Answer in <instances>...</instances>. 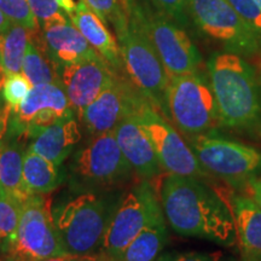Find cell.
<instances>
[{
	"label": "cell",
	"instance_id": "obj_1",
	"mask_svg": "<svg viewBox=\"0 0 261 261\" xmlns=\"http://www.w3.org/2000/svg\"><path fill=\"white\" fill-rule=\"evenodd\" d=\"M160 202L166 221L180 236L223 247L236 246L231 207L203 179L167 173L162 180Z\"/></svg>",
	"mask_w": 261,
	"mask_h": 261
},
{
	"label": "cell",
	"instance_id": "obj_2",
	"mask_svg": "<svg viewBox=\"0 0 261 261\" xmlns=\"http://www.w3.org/2000/svg\"><path fill=\"white\" fill-rule=\"evenodd\" d=\"M220 127L253 130L261 126V91L249 62L232 52H214L207 61Z\"/></svg>",
	"mask_w": 261,
	"mask_h": 261
},
{
	"label": "cell",
	"instance_id": "obj_3",
	"mask_svg": "<svg viewBox=\"0 0 261 261\" xmlns=\"http://www.w3.org/2000/svg\"><path fill=\"white\" fill-rule=\"evenodd\" d=\"M108 194L85 192L56 211L55 223L67 255L97 256L102 249L108 225L119 204Z\"/></svg>",
	"mask_w": 261,
	"mask_h": 261
},
{
	"label": "cell",
	"instance_id": "obj_4",
	"mask_svg": "<svg viewBox=\"0 0 261 261\" xmlns=\"http://www.w3.org/2000/svg\"><path fill=\"white\" fill-rule=\"evenodd\" d=\"M123 68L133 85L167 119L168 74L135 10L128 23L116 32Z\"/></svg>",
	"mask_w": 261,
	"mask_h": 261
},
{
	"label": "cell",
	"instance_id": "obj_5",
	"mask_svg": "<svg viewBox=\"0 0 261 261\" xmlns=\"http://www.w3.org/2000/svg\"><path fill=\"white\" fill-rule=\"evenodd\" d=\"M166 107L167 119L185 136L201 135L220 127L208 74L201 70L168 76Z\"/></svg>",
	"mask_w": 261,
	"mask_h": 261
},
{
	"label": "cell",
	"instance_id": "obj_6",
	"mask_svg": "<svg viewBox=\"0 0 261 261\" xmlns=\"http://www.w3.org/2000/svg\"><path fill=\"white\" fill-rule=\"evenodd\" d=\"M187 143L211 175L237 188L261 174V151L237 140L217 136L213 130L187 136Z\"/></svg>",
	"mask_w": 261,
	"mask_h": 261
},
{
	"label": "cell",
	"instance_id": "obj_7",
	"mask_svg": "<svg viewBox=\"0 0 261 261\" xmlns=\"http://www.w3.org/2000/svg\"><path fill=\"white\" fill-rule=\"evenodd\" d=\"M162 218L165 214L155 188L150 180L142 179L120 200L98 256L102 261H116L146 226Z\"/></svg>",
	"mask_w": 261,
	"mask_h": 261
},
{
	"label": "cell",
	"instance_id": "obj_8",
	"mask_svg": "<svg viewBox=\"0 0 261 261\" xmlns=\"http://www.w3.org/2000/svg\"><path fill=\"white\" fill-rule=\"evenodd\" d=\"M50 202L44 195H32L22 202L16 238L5 257L16 260H42L65 256Z\"/></svg>",
	"mask_w": 261,
	"mask_h": 261
},
{
	"label": "cell",
	"instance_id": "obj_9",
	"mask_svg": "<svg viewBox=\"0 0 261 261\" xmlns=\"http://www.w3.org/2000/svg\"><path fill=\"white\" fill-rule=\"evenodd\" d=\"M133 117L151 142L163 171L210 180L212 175L202 167L187 140L150 100Z\"/></svg>",
	"mask_w": 261,
	"mask_h": 261
},
{
	"label": "cell",
	"instance_id": "obj_10",
	"mask_svg": "<svg viewBox=\"0 0 261 261\" xmlns=\"http://www.w3.org/2000/svg\"><path fill=\"white\" fill-rule=\"evenodd\" d=\"M189 15L198 29L225 51L242 57L261 52V41L227 0H190Z\"/></svg>",
	"mask_w": 261,
	"mask_h": 261
},
{
	"label": "cell",
	"instance_id": "obj_11",
	"mask_svg": "<svg viewBox=\"0 0 261 261\" xmlns=\"http://www.w3.org/2000/svg\"><path fill=\"white\" fill-rule=\"evenodd\" d=\"M73 178L83 188H108L122 184L135 173L120 149L114 130L92 136L75 155Z\"/></svg>",
	"mask_w": 261,
	"mask_h": 261
},
{
	"label": "cell",
	"instance_id": "obj_12",
	"mask_svg": "<svg viewBox=\"0 0 261 261\" xmlns=\"http://www.w3.org/2000/svg\"><path fill=\"white\" fill-rule=\"evenodd\" d=\"M133 10L138 15L140 23L158 52L168 76L201 70L200 51L180 25L160 11L145 12V10L135 6Z\"/></svg>",
	"mask_w": 261,
	"mask_h": 261
},
{
	"label": "cell",
	"instance_id": "obj_13",
	"mask_svg": "<svg viewBox=\"0 0 261 261\" xmlns=\"http://www.w3.org/2000/svg\"><path fill=\"white\" fill-rule=\"evenodd\" d=\"M74 117L63 85L42 84L33 86L17 109L10 112L6 132L33 139L40 130Z\"/></svg>",
	"mask_w": 261,
	"mask_h": 261
},
{
	"label": "cell",
	"instance_id": "obj_14",
	"mask_svg": "<svg viewBox=\"0 0 261 261\" xmlns=\"http://www.w3.org/2000/svg\"><path fill=\"white\" fill-rule=\"evenodd\" d=\"M148 100L128 76L119 74L115 81L81 112L79 120L91 135L96 136L115 129L122 120L135 115Z\"/></svg>",
	"mask_w": 261,
	"mask_h": 261
},
{
	"label": "cell",
	"instance_id": "obj_15",
	"mask_svg": "<svg viewBox=\"0 0 261 261\" xmlns=\"http://www.w3.org/2000/svg\"><path fill=\"white\" fill-rule=\"evenodd\" d=\"M117 75L102 57L65 65L61 71L62 84L74 114L79 117L85 108L115 81Z\"/></svg>",
	"mask_w": 261,
	"mask_h": 261
},
{
	"label": "cell",
	"instance_id": "obj_16",
	"mask_svg": "<svg viewBox=\"0 0 261 261\" xmlns=\"http://www.w3.org/2000/svg\"><path fill=\"white\" fill-rule=\"evenodd\" d=\"M44 47L60 70L65 65L100 57L71 22L42 25Z\"/></svg>",
	"mask_w": 261,
	"mask_h": 261
},
{
	"label": "cell",
	"instance_id": "obj_17",
	"mask_svg": "<svg viewBox=\"0 0 261 261\" xmlns=\"http://www.w3.org/2000/svg\"><path fill=\"white\" fill-rule=\"evenodd\" d=\"M114 132L122 154L136 174L145 180H151L161 174L163 169L154 146L135 117H126L115 127Z\"/></svg>",
	"mask_w": 261,
	"mask_h": 261
},
{
	"label": "cell",
	"instance_id": "obj_18",
	"mask_svg": "<svg viewBox=\"0 0 261 261\" xmlns=\"http://www.w3.org/2000/svg\"><path fill=\"white\" fill-rule=\"evenodd\" d=\"M70 22L116 73L121 74L125 70L117 40L102 19L83 2L76 4L74 14L70 16Z\"/></svg>",
	"mask_w": 261,
	"mask_h": 261
},
{
	"label": "cell",
	"instance_id": "obj_19",
	"mask_svg": "<svg viewBox=\"0 0 261 261\" xmlns=\"http://www.w3.org/2000/svg\"><path fill=\"white\" fill-rule=\"evenodd\" d=\"M81 132L79 125L71 119L46 127L32 139L28 150L39 154L55 165L61 166L70 155L75 145L80 142Z\"/></svg>",
	"mask_w": 261,
	"mask_h": 261
},
{
	"label": "cell",
	"instance_id": "obj_20",
	"mask_svg": "<svg viewBox=\"0 0 261 261\" xmlns=\"http://www.w3.org/2000/svg\"><path fill=\"white\" fill-rule=\"evenodd\" d=\"M237 242L243 256H261V210L250 196H231Z\"/></svg>",
	"mask_w": 261,
	"mask_h": 261
},
{
	"label": "cell",
	"instance_id": "obj_21",
	"mask_svg": "<svg viewBox=\"0 0 261 261\" xmlns=\"http://www.w3.org/2000/svg\"><path fill=\"white\" fill-rule=\"evenodd\" d=\"M25 151L18 140H0V189L21 202L29 197L23 187Z\"/></svg>",
	"mask_w": 261,
	"mask_h": 261
},
{
	"label": "cell",
	"instance_id": "obj_22",
	"mask_svg": "<svg viewBox=\"0 0 261 261\" xmlns=\"http://www.w3.org/2000/svg\"><path fill=\"white\" fill-rule=\"evenodd\" d=\"M21 73L32 86L42 84H62L61 70L45 50L41 34L37 31L25 50Z\"/></svg>",
	"mask_w": 261,
	"mask_h": 261
},
{
	"label": "cell",
	"instance_id": "obj_23",
	"mask_svg": "<svg viewBox=\"0 0 261 261\" xmlns=\"http://www.w3.org/2000/svg\"><path fill=\"white\" fill-rule=\"evenodd\" d=\"M61 180L60 166L27 149L23 159V187L29 196L50 194Z\"/></svg>",
	"mask_w": 261,
	"mask_h": 261
},
{
	"label": "cell",
	"instance_id": "obj_24",
	"mask_svg": "<svg viewBox=\"0 0 261 261\" xmlns=\"http://www.w3.org/2000/svg\"><path fill=\"white\" fill-rule=\"evenodd\" d=\"M165 218L146 226L125 248L116 261H156L168 241Z\"/></svg>",
	"mask_w": 261,
	"mask_h": 261
},
{
	"label": "cell",
	"instance_id": "obj_25",
	"mask_svg": "<svg viewBox=\"0 0 261 261\" xmlns=\"http://www.w3.org/2000/svg\"><path fill=\"white\" fill-rule=\"evenodd\" d=\"M37 31L12 23L0 34V64L6 75L21 73L25 50Z\"/></svg>",
	"mask_w": 261,
	"mask_h": 261
},
{
	"label": "cell",
	"instance_id": "obj_26",
	"mask_svg": "<svg viewBox=\"0 0 261 261\" xmlns=\"http://www.w3.org/2000/svg\"><path fill=\"white\" fill-rule=\"evenodd\" d=\"M21 210L22 202L0 189V254L5 255L14 243Z\"/></svg>",
	"mask_w": 261,
	"mask_h": 261
},
{
	"label": "cell",
	"instance_id": "obj_27",
	"mask_svg": "<svg viewBox=\"0 0 261 261\" xmlns=\"http://www.w3.org/2000/svg\"><path fill=\"white\" fill-rule=\"evenodd\" d=\"M96 14L104 23H110L115 32L128 23V17L122 11L119 0H80Z\"/></svg>",
	"mask_w": 261,
	"mask_h": 261
},
{
	"label": "cell",
	"instance_id": "obj_28",
	"mask_svg": "<svg viewBox=\"0 0 261 261\" xmlns=\"http://www.w3.org/2000/svg\"><path fill=\"white\" fill-rule=\"evenodd\" d=\"M32 84L22 73H14L6 75L3 87V98L5 107L10 112H14L21 106L32 90Z\"/></svg>",
	"mask_w": 261,
	"mask_h": 261
},
{
	"label": "cell",
	"instance_id": "obj_29",
	"mask_svg": "<svg viewBox=\"0 0 261 261\" xmlns=\"http://www.w3.org/2000/svg\"><path fill=\"white\" fill-rule=\"evenodd\" d=\"M0 10L12 23L39 29V22L33 14L28 0H0Z\"/></svg>",
	"mask_w": 261,
	"mask_h": 261
},
{
	"label": "cell",
	"instance_id": "obj_30",
	"mask_svg": "<svg viewBox=\"0 0 261 261\" xmlns=\"http://www.w3.org/2000/svg\"><path fill=\"white\" fill-rule=\"evenodd\" d=\"M35 18L42 25L69 22L56 0H28Z\"/></svg>",
	"mask_w": 261,
	"mask_h": 261
},
{
	"label": "cell",
	"instance_id": "obj_31",
	"mask_svg": "<svg viewBox=\"0 0 261 261\" xmlns=\"http://www.w3.org/2000/svg\"><path fill=\"white\" fill-rule=\"evenodd\" d=\"M156 261H241L233 255L215 250V252H198V250H182L161 254ZM243 261V260H242Z\"/></svg>",
	"mask_w": 261,
	"mask_h": 261
},
{
	"label": "cell",
	"instance_id": "obj_32",
	"mask_svg": "<svg viewBox=\"0 0 261 261\" xmlns=\"http://www.w3.org/2000/svg\"><path fill=\"white\" fill-rule=\"evenodd\" d=\"M238 16L252 28L261 41V9L255 0H227Z\"/></svg>",
	"mask_w": 261,
	"mask_h": 261
},
{
	"label": "cell",
	"instance_id": "obj_33",
	"mask_svg": "<svg viewBox=\"0 0 261 261\" xmlns=\"http://www.w3.org/2000/svg\"><path fill=\"white\" fill-rule=\"evenodd\" d=\"M160 12L171 18L181 28L188 27L190 0H152Z\"/></svg>",
	"mask_w": 261,
	"mask_h": 261
},
{
	"label": "cell",
	"instance_id": "obj_34",
	"mask_svg": "<svg viewBox=\"0 0 261 261\" xmlns=\"http://www.w3.org/2000/svg\"><path fill=\"white\" fill-rule=\"evenodd\" d=\"M4 261H102L99 256H73V255H65V256H57L50 257V259H42V260H16L5 257Z\"/></svg>",
	"mask_w": 261,
	"mask_h": 261
},
{
	"label": "cell",
	"instance_id": "obj_35",
	"mask_svg": "<svg viewBox=\"0 0 261 261\" xmlns=\"http://www.w3.org/2000/svg\"><path fill=\"white\" fill-rule=\"evenodd\" d=\"M249 196L261 210V178H254L246 185Z\"/></svg>",
	"mask_w": 261,
	"mask_h": 261
},
{
	"label": "cell",
	"instance_id": "obj_36",
	"mask_svg": "<svg viewBox=\"0 0 261 261\" xmlns=\"http://www.w3.org/2000/svg\"><path fill=\"white\" fill-rule=\"evenodd\" d=\"M9 116L10 110L8 108L4 107L3 109H0V140L4 138V136L6 135V130H8Z\"/></svg>",
	"mask_w": 261,
	"mask_h": 261
},
{
	"label": "cell",
	"instance_id": "obj_37",
	"mask_svg": "<svg viewBox=\"0 0 261 261\" xmlns=\"http://www.w3.org/2000/svg\"><path fill=\"white\" fill-rule=\"evenodd\" d=\"M56 2L65 14L69 15V17L74 14L75 9H76V4L74 3V0H56Z\"/></svg>",
	"mask_w": 261,
	"mask_h": 261
},
{
	"label": "cell",
	"instance_id": "obj_38",
	"mask_svg": "<svg viewBox=\"0 0 261 261\" xmlns=\"http://www.w3.org/2000/svg\"><path fill=\"white\" fill-rule=\"evenodd\" d=\"M5 79H6V73L4 68H3L2 64H0V109H3V108L5 107L4 98H3V87H4Z\"/></svg>",
	"mask_w": 261,
	"mask_h": 261
},
{
	"label": "cell",
	"instance_id": "obj_39",
	"mask_svg": "<svg viewBox=\"0 0 261 261\" xmlns=\"http://www.w3.org/2000/svg\"><path fill=\"white\" fill-rule=\"evenodd\" d=\"M120 5H121L122 11L125 12V15L127 17H130V14H132V10H133V4H132V0H119Z\"/></svg>",
	"mask_w": 261,
	"mask_h": 261
},
{
	"label": "cell",
	"instance_id": "obj_40",
	"mask_svg": "<svg viewBox=\"0 0 261 261\" xmlns=\"http://www.w3.org/2000/svg\"><path fill=\"white\" fill-rule=\"evenodd\" d=\"M11 24H12V22L10 21V19L6 17V15L4 14V12L0 10V34H2V33H4Z\"/></svg>",
	"mask_w": 261,
	"mask_h": 261
},
{
	"label": "cell",
	"instance_id": "obj_41",
	"mask_svg": "<svg viewBox=\"0 0 261 261\" xmlns=\"http://www.w3.org/2000/svg\"><path fill=\"white\" fill-rule=\"evenodd\" d=\"M243 261H261V256H243Z\"/></svg>",
	"mask_w": 261,
	"mask_h": 261
},
{
	"label": "cell",
	"instance_id": "obj_42",
	"mask_svg": "<svg viewBox=\"0 0 261 261\" xmlns=\"http://www.w3.org/2000/svg\"><path fill=\"white\" fill-rule=\"evenodd\" d=\"M255 3L257 5H259V8L261 9V0H255Z\"/></svg>",
	"mask_w": 261,
	"mask_h": 261
},
{
	"label": "cell",
	"instance_id": "obj_43",
	"mask_svg": "<svg viewBox=\"0 0 261 261\" xmlns=\"http://www.w3.org/2000/svg\"><path fill=\"white\" fill-rule=\"evenodd\" d=\"M260 136H261V129H260Z\"/></svg>",
	"mask_w": 261,
	"mask_h": 261
}]
</instances>
